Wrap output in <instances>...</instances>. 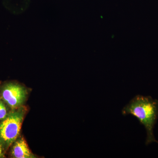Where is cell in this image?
<instances>
[{
    "label": "cell",
    "instance_id": "1",
    "mask_svg": "<svg viewBox=\"0 0 158 158\" xmlns=\"http://www.w3.org/2000/svg\"><path fill=\"white\" fill-rule=\"evenodd\" d=\"M123 116L131 115L135 116L144 126L146 133L145 144L158 143L155 138L154 127L158 117V100L152 97L137 95L122 110Z\"/></svg>",
    "mask_w": 158,
    "mask_h": 158
},
{
    "label": "cell",
    "instance_id": "2",
    "mask_svg": "<svg viewBox=\"0 0 158 158\" xmlns=\"http://www.w3.org/2000/svg\"><path fill=\"white\" fill-rule=\"evenodd\" d=\"M27 111L24 106L11 110L6 118L0 120V143L5 152L20 136Z\"/></svg>",
    "mask_w": 158,
    "mask_h": 158
},
{
    "label": "cell",
    "instance_id": "3",
    "mask_svg": "<svg viewBox=\"0 0 158 158\" xmlns=\"http://www.w3.org/2000/svg\"><path fill=\"white\" fill-rule=\"evenodd\" d=\"M28 94L27 88L17 82L9 81L0 85V98L11 110L24 106Z\"/></svg>",
    "mask_w": 158,
    "mask_h": 158
},
{
    "label": "cell",
    "instance_id": "4",
    "mask_svg": "<svg viewBox=\"0 0 158 158\" xmlns=\"http://www.w3.org/2000/svg\"><path fill=\"white\" fill-rule=\"evenodd\" d=\"M10 155L13 158H35L31 151L25 139L19 136L11 146Z\"/></svg>",
    "mask_w": 158,
    "mask_h": 158
},
{
    "label": "cell",
    "instance_id": "5",
    "mask_svg": "<svg viewBox=\"0 0 158 158\" xmlns=\"http://www.w3.org/2000/svg\"><path fill=\"white\" fill-rule=\"evenodd\" d=\"M31 0H3V4L7 8L25 9L30 4Z\"/></svg>",
    "mask_w": 158,
    "mask_h": 158
},
{
    "label": "cell",
    "instance_id": "6",
    "mask_svg": "<svg viewBox=\"0 0 158 158\" xmlns=\"http://www.w3.org/2000/svg\"><path fill=\"white\" fill-rule=\"evenodd\" d=\"M8 107L6 103L0 98V120L6 118L11 111H9Z\"/></svg>",
    "mask_w": 158,
    "mask_h": 158
},
{
    "label": "cell",
    "instance_id": "7",
    "mask_svg": "<svg viewBox=\"0 0 158 158\" xmlns=\"http://www.w3.org/2000/svg\"><path fill=\"white\" fill-rule=\"evenodd\" d=\"M5 150L3 149L2 144L0 143V158H3L5 157Z\"/></svg>",
    "mask_w": 158,
    "mask_h": 158
}]
</instances>
